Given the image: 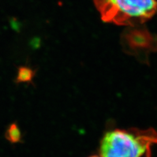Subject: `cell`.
<instances>
[{
	"label": "cell",
	"instance_id": "8992f818",
	"mask_svg": "<svg viewBox=\"0 0 157 157\" xmlns=\"http://www.w3.org/2000/svg\"><path fill=\"white\" fill-rule=\"evenodd\" d=\"M90 157H101V156H97V155H94V156H91Z\"/></svg>",
	"mask_w": 157,
	"mask_h": 157
},
{
	"label": "cell",
	"instance_id": "7a4b0ae2",
	"mask_svg": "<svg viewBox=\"0 0 157 157\" xmlns=\"http://www.w3.org/2000/svg\"><path fill=\"white\" fill-rule=\"evenodd\" d=\"M102 20L117 25L134 26L157 11L156 0H94Z\"/></svg>",
	"mask_w": 157,
	"mask_h": 157
},
{
	"label": "cell",
	"instance_id": "277c9868",
	"mask_svg": "<svg viewBox=\"0 0 157 157\" xmlns=\"http://www.w3.org/2000/svg\"><path fill=\"white\" fill-rule=\"evenodd\" d=\"M6 137L7 140L13 144H16L21 140V132L17 124L13 123L9 126L7 128Z\"/></svg>",
	"mask_w": 157,
	"mask_h": 157
},
{
	"label": "cell",
	"instance_id": "6da1fadb",
	"mask_svg": "<svg viewBox=\"0 0 157 157\" xmlns=\"http://www.w3.org/2000/svg\"><path fill=\"white\" fill-rule=\"evenodd\" d=\"M154 144H157V131L153 128H116L103 136L100 153L101 157H151Z\"/></svg>",
	"mask_w": 157,
	"mask_h": 157
},
{
	"label": "cell",
	"instance_id": "3957f363",
	"mask_svg": "<svg viewBox=\"0 0 157 157\" xmlns=\"http://www.w3.org/2000/svg\"><path fill=\"white\" fill-rule=\"evenodd\" d=\"M124 51L136 57L141 63H149L151 52L157 51V39L144 29H129L122 37Z\"/></svg>",
	"mask_w": 157,
	"mask_h": 157
},
{
	"label": "cell",
	"instance_id": "5b68a950",
	"mask_svg": "<svg viewBox=\"0 0 157 157\" xmlns=\"http://www.w3.org/2000/svg\"><path fill=\"white\" fill-rule=\"evenodd\" d=\"M34 76V71L31 68L21 67L18 69L17 82H30Z\"/></svg>",
	"mask_w": 157,
	"mask_h": 157
}]
</instances>
